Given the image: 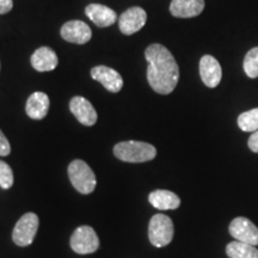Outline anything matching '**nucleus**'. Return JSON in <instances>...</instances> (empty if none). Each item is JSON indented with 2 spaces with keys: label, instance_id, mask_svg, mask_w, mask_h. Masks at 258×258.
Here are the masks:
<instances>
[{
  "label": "nucleus",
  "instance_id": "nucleus-2",
  "mask_svg": "<svg viewBox=\"0 0 258 258\" xmlns=\"http://www.w3.org/2000/svg\"><path fill=\"white\" fill-rule=\"evenodd\" d=\"M114 154L125 163H145L156 158L157 150L153 145L143 141H122L115 145Z\"/></svg>",
  "mask_w": 258,
  "mask_h": 258
},
{
  "label": "nucleus",
  "instance_id": "nucleus-13",
  "mask_svg": "<svg viewBox=\"0 0 258 258\" xmlns=\"http://www.w3.org/2000/svg\"><path fill=\"white\" fill-rule=\"evenodd\" d=\"M205 9V0H172L170 12L177 18H192Z\"/></svg>",
  "mask_w": 258,
  "mask_h": 258
},
{
  "label": "nucleus",
  "instance_id": "nucleus-11",
  "mask_svg": "<svg viewBox=\"0 0 258 258\" xmlns=\"http://www.w3.org/2000/svg\"><path fill=\"white\" fill-rule=\"evenodd\" d=\"M200 76L208 88H217L221 82L222 70L219 61L212 55L202 56L200 61Z\"/></svg>",
  "mask_w": 258,
  "mask_h": 258
},
{
  "label": "nucleus",
  "instance_id": "nucleus-20",
  "mask_svg": "<svg viewBox=\"0 0 258 258\" xmlns=\"http://www.w3.org/2000/svg\"><path fill=\"white\" fill-rule=\"evenodd\" d=\"M244 71L250 78L258 77V47H254L245 55Z\"/></svg>",
  "mask_w": 258,
  "mask_h": 258
},
{
  "label": "nucleus",
  "instance_id": "nucleus-3",
  "mask_svg": "<svg viewBox=\"0 0 258 258\" xmlns=\"http://www.w3.org/2000/svg\"><path fill=\"white\" fill-rule=\"evenodd\" d=\"M69 177L77 191L84 195L91 194L96 188L95 172L84 160H73L69 165Z\"/></svg>",
  "mask_w": 258,
  "mask_h": 258
},
{
  "label": "nucleus",
  "instance_id": "nucleus-9",
  "mask_svg": "<svg viewBox=\"0 0 258 258\" xmlns=\"http://www.w3.org/2000/svg\"><path fill=\"white\" fill-rule=\"evenodd\" d=\"M61 37L64 41L76 44H85L91 40L92 31L85 22L70 21L61 28Z\"/></svg>",
  "mask_w": 258,
  "mask_h": 258
},
{
  "label": "nucleus",
  "instance_id": "nucleus-10",
  "mask_svg": "<svg viewBox=\"0 0 258 258\" xmlns=\"http://www.w3.org/2000/svg\"><path fill=\"white\" fill-rule=\"evenodd\" d=\"M91 77L102 84L109 92L117 93L123 86L121 74L108 66H96L91 70Z\"/></svg>",
  "mask_w": 258,
  "mask_h": 258
},
{
  "label": "nucleus",
  "instance_id": "nucleus-7",
  "mask_svg": "<svg viewBox=\"0 0 258 258\" xmlns=\"http://www.w3.org/2000/svg\"><path fill=\"white\" fill-rule=\"evenodd\" d=\"M230 233L235 240L250 245H258V228L249 219L239 217L232 220Z\"/></svg>",
  "mask_w": 258,
  "mask_h": 258
},
{
  "label": "nucleus",
  "instance_id": "nucleus-8",
  "mask_svg": "<svg viewBox=\"0 0 258 258\" xmlns=\"http://www.w3.org/2000/svg\"><path fill=\"white\" fill-rule=\"evenodd\" d=\"M147 22V14L144 9L131 8L124 11L118 18V27L122 34L133 35L145 27Z\"/></svg>",
  "mask_w": 258,
  "mask_h": 258
},
{
  "label": "nucleus",
  "instance_id": "nucleus-17",
  "mask_svg": "<svg viewBox=\"0 0 258 258\" xmlns=\"http://www.w3.org/2000/svg\"><path fill=\"white\" fill-rule=\"evenodd\" d=\"M148 201L159 211L177 209L180 206V199L169 190H154L148 195Z\"/></svg>",
  "mask_w": 258,
  "mask_h": 258
},
{
  "label": "nucleus",
  "instance_id": "nucleus-19",
  "mask_svg": "<svg viewBox=\"0 0 258 258\" xmlns=\"http://www.w3.org/2000/svg\"><path fill=\"white\" fill-rule=\"evenodd\" d=\"M238 125L244 132L258 131V108L240 114L238 117Z\"/></svg>",
  "mask_w": 258,
  "mask_h": 258
},
{
  "label": "nucleus",
  "instance_id": "nucleus-6",
  "mask_svg": "<svg viewBox=\"0 0 258 258\" xmlns=\"http://www.w3.org/2000/svg\"><path fill=\"white\" fill-rule=\"evenodd\" d=\"M71 247L79 254L93 253L98 250V235L90 226H80L71 237Z\"/></svg>",
  "mask_w": 258,
  "mask_h": 258
},
{
  "label": "nucleus",
  "instance_id": "nucleus-1",
  "mask_svg": "<svg viewBox=\"0 0 258 258\" xmlns=\"http://www.w3.org/2000/svg\"><path fill=\"white\" fill-rule=\"evenodd\" d=\"M147 67V80L154 91L169 95L176 89L179 80V69L175 57L166 47L159 43L151 44L145 50Z\"/></svg>",
  "mask_w": 258,
  "mask_h": 258
},
{
  "label": "nucleus",
  "instance_id": "nucleus-15",
  "mask_svg": "<svg viewBox=\"0 0 258 258\" xmlns=\"http://www.w3.org/2000/svg\"><path fill=\"white\" fill-rule=\"evenodd\" d=\"M49 97L44 92H34L29 97L25 105V111L32 120H42L49 110Z\"/></svg>",
  "mask_w": 258,
  "mask_h": 258
},
{
  "label": "nucleus",
  "instance_id": "nucleus-14",
  "mask_svg": "<svg viewBox=\"0 0 258 258\" xmlns=\"http://www.w3.org/2000/svg\"><path fill=\"white\" fill-rule=\"evenodd\" d=\"M85 14L99 28L110 27L117 19V15L114 10L101 4H90L86 6Z\"/></svg>",
  "mask_w": 258,
  "mask_h": 258
},
{
  "label": "nucleus",
  "instance_id": "nucleus-16",
  "mask_svg": "<svg viewBox=\"0 0 258 258\" xmlns=\"http://www.w3.org/2000/svg\"><path fill=\"white\" fill-rule=\"evenodd\" d=\"M57 56L55 51L49 47H41L32 54L31 66L38 72H49L56 69Z\"/></svg>",
  "mask_w": 258,
  "mask_h": 258
},
{
  "label": "nucleus",
  "instance_id": "nucleus-22",
  "mask_svg": "<svg viewBox=\"0 0 258 258\" xmlns=\"http://www.w3.org/2000/svg\"><path fill=\"white\" fill-rule=\"evenodd\" d=\"M10 152H11V146H10L9 140L6 139L4 133L0 131V156L8 157Z\"/></svg>",
  "mask_w": 258,
  "mask_h": 258
},
{
  "label": "nucleus",
  "instance_id": "nucleus-21",
  "mask_svg": "<svg viewBox=\"0 0 258 258\" xmlns=\"http://www.w3.org/2000/svg\"><path fill=\"white\" fill-rule=\"evenodd\" d=\"M14 185V172L9 164L0 160V186L3 189H10Z\"/></svg>",
  "mask_w": 258,
  "mask_h": 258
},
{
  "label": "nucleus",
  "instance_id": "nucleus-4",
  "mask_svg": "<svg viewBox=\"0 0 258 258\" xmlns=\"http://www.w3.org/2000/svg\"><path fill=\"white\" fill-rule=\"evenodd\" d=\"M173 222L164 214L153 215L148 225V238L156 247H164L172 241Z\"/></svg>",
  "mask_w": 258,
  "mask_h": 258
},
{
  "label": "nucleus",
  "instance_id": "nucleus-24",
  "mask_svg": "<svg viewBox=\"0 0 258 258\" xmlns=\"http://www.w3.org/2000/svg\"><path fill=\"white\" fill-rule=\"evenodd\" d=\"M249 147H250V150L252 151V152L258 153V131L254 132V133L250 137Z\"/></svg>",
  "mask_w": 258,
  "mask_h": 258
},
{
  "label": "nucleus",
  "instance_id": "nucleus-18",
  "mask_svg": "<svg viewBox=\"0 0 258 258\" xmlns=\"http://www.w3.org/2000/svg\"><path fill=\"white\" fill-rule=\"evenodd\" d=\"M226 253L230 258H258V249L254 245L234 240L227 245Z\"/></svg>",
  "mask_w": 258,
  "mask_h": 258
},
{
  "label": "nucleus",
  "instance_id": "nucleus-5",
  "mask_svg": "<svg viewBox=\"0 0 258 258\" xmlns=\"http://www.w3.org/2000/svg\"><path fill=\"white\" fill-rule=\"evenodd\" d=\"M38 217L35 213H27L16 224L12 232V240L18 246H29L35 239L38 230Z\"/></svg>",
  "mask_w": 258,
  "mask_h": 258
},
{
  "label": "nucleus",
  "instance_id": "nucleus-12",
  "mask_svg": "<svg viewBox=\"0 0 258 258\" xmlns=\"http://www.w3.org/2000/svg\"><path fill=\"white\" fill-rule=\"evenodd\" d=\"M70 110L84 125H93L97 122V112L93 105L84 97L76 96L71 99Z\"/></svg>",
  "mask_w": 258,
  "mask_h": 258
},
{
  "label": "nucleus",
  "instance_id": "nucleus-23",
  "mask_svg": "<svg viewBox=\"0 0 258 258\" xmlns=\"http://www.w3.org/2000/svg\"><path fill=\"white\" fill-rule=\"evenodd\" d=\"M14 8L12 0H0V15H5Z\"/></svg>",
  "mask_w": 258,
  "mask_h": 258
}]
</instances>
